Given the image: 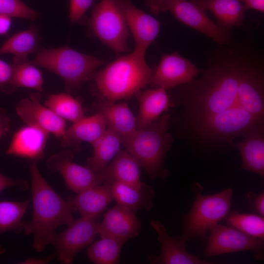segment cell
Instances as JSON below:
<instances>
[{"instance_id":"cell-14","label":"cell","mask_w":264,"mask_h":264,"mask_svg":"<svg viewBox=\"0 0 264 264\" xmlns=\"http://www.w3.org/2000/svg\"><path fill=\"white\" fill-rule=\"evenodd\" d=\"M133 36L135 49L146 52L158 36L159 21L138 8L131 0H115Z\"/></svg>"},{"instance_id":"cell-9","label":"cell","mask_w":264,"mask_h":264,"mask_svg":"<svg viewBox=\"0 0 264 264\" xmlns=\"http://www.w3.org/2000/svg\"><path fill=\"white\" fill-rule=\"evenodd\" d=\"M209 232L203 252L206 258L244 251H251L255 259L264 258V239L248 236L219 223L211 227Z\"/></svg>"},{"instance_id":"cell-38","label":"cell","mask_w":264,"mask_h":264,"mask_svg":"<svg viewBox=\"0 0 264 264\" xmlns=\"http://www.w3.org/2000/svg\"><path fill=\"white\" fill-rule=\"evenodd\" d=\"M11 128V120L5 109L0 108V140L6 135Z\"/></svg>"},{"instance_id":"cell-17","label":"cell","mask_w":264,"mask_h":264,"mask_svg":"<svg viewBox=\"0 0 264 264\" xmlns=\"http://www.w3.org/2000/svg\"><path fill=\"white\" fill-rule=\"evenodd\" d=\"M49 134L38 127L26 124L14 133L6 153L38 162L44 157Z\"/></svg>"},{"instance_id":"cell-10","label":"cell","mask_w":264,"mask_h":264,"mask_svg":"<svg viewBox=\"0 0 264 264\" xmlns=\"http://www.w3.org/2000/svg\"><path fill=\"white\" fill-rule=\"evenodd\" d=\"M98 217L73 220L63 231L52 237L50 243L55 247L58 259L62 264H69L83 248L90 245L98 235Z\"/></svg>"},{"instance_id":"cell-34","label":"cell","mask_w":264,"mask_h":264,"mask_svg":"<svg viewBox=\"0 0 264 264\" xmlns=\"http://www.w3.org/2000/svg\"><path fill=\"white\" fill-rule=\"evenodd\" d=\"M12 75L13 65L0 59V91L10 93L16 89L12 83Z\"/></svg>"},{"instance_id":"cell-35","label":"cell","mask_w":264,"mask_h":264,"mask_svg":"<svg viewBox=\"0 0 264 264\" xmlns=\"http://www.w3.org/2000/svg\"><path fill=\"white\" fill-rule=\"evenodd\" d=\"M93 0H70L69 17L70 22H78L85 15L93 3Z\"/></svg>"},{"instance_id":"cell-21","label":"cell","mask_w":264,"mask_h":264,"mask_svg":"<svg viewBox=\"0 0 264 264\" xmlns=\"http://www.w3.org/2000/svg\"><path fill=\"white\" fill-rule=\"evenodd\" d=\"M139 104L137 129L144 128L157 119L171 106L166 89L162 88L140 90L135 94Z\"/></svg>"},{"instance_id":"cell-4","label":"cell","mask_w":264,"mask_h":264,"mask_svg":"<svg viewBox=\"0 0 264 264\" xmlns=\"http://www.w3.org/2000/svg\"><path fill=\"white\" fill-rule=\"evenodd\" d=\"M171 115L165 113L147 126L137 129L123 144L127 151L153 178L166 179L169 172L164 168L173 136L169 132Z\"/></svg>"},{"instance_id":"cell-32","label":"cell","mask_w":264,"mask_h":264,"mask_svg":"<svg viewBox=\"0 0 264 264\" xmlns=\"http://www.w3.org/2000/svg\"><path fill=\"white\" fill-rule=\"evenodd\" d=\"M12 65V83L16 89L25 88L33 89L40 92L43 91V75L36 66L29 61Z\"/></svg>"},{"instance_id":"cell-24","label":"cell","mask_w":264,"mask_h":264,"mask_svg":"<svg viewBox=\"0 0 264 264\" xmlns=\"http://www.w3.org/2000/svg\"><path fill=\"white\" fill-rule=\"evenodd\" d=\"M108 183L110 185L112 198L117 204L135 212L139 210L150 211L153 208L154 193L150 185L144 182L139 186L118 182Z\"/></svg>"},{"instance_id":"cell-19","label":"cell","mask_w":264,"mask_h":264,"mask_svg":"<svg viewBox=\"0 0 264 264\" xmlns=\"http://www.w3.org/2000/svg\"><path fill=\"white\" fill-rule=\"evenodd\" d=\"M107 129L106 122L100 113L84 116L66 129L65 136L61 140L62 144L64 147L79 151L81 142H88L92 145L104 134Z\"/></svg>"},{"instance_id":"cell-37","label":"cell","mask_w":264,"mask_h":264,"mask_svg":"<svg viewBox=\"0 0 264 264\" xmlns=\"http://www.w3.org/2000/svg\"><path fill=\"white\" fill-rule=\"evenodd\" d=\"M11 187H16L22 190H25L28 188V184L25 180L14 179L0 172V193Z\"/></svg>"},{"instance_id":"cell-20","label":"cell","mask_w":264,"mask_h":264,"mask_svg":"<svg viewBox=\"0 0 264 264\" xmlns=\"http://www.w3.org/2000/svg\"><path fill=\"white\" fill-rule=\"evenodd\" d=\"M139 165L126 150H121L110 163L97 173L99 184L118 182L134 186L141 185Z\"/></svg>"},{"instance_id":"cell-22","label":"cell","mask_w":264,"mask_h":264,"mask_svg":"<svg viewBox=\"0 0 264 264\" xmlns=\"http://www.w3.org/2000/svg\"><path fill=\"white\" fill-rule=\"evenodd\" d=\"M66 199L81 216L89 218L98 217L113 200L110 185L106 182Z\"/></svg>"},{"instance_id":"cell-11","label":"cell","mask_w":264,"mask_h":264,"mask_svg":"<svg viewBox=\"0 0 264 264\" xmlns=\"http://www.w3.org/2000/svg\"><path fill=\"white\" fill-rule=\"evenodd\" d=\"M41 92L32 93L20 100L16 106V112L26 125L38 127L62 140L66 130V121L40 102Z\"/></svg>"},{"instance_id":"cell-5","label":"cell","mask_w":264,"mask_h":264,"mask_svg":"<svg viewBox=\"0 0 264 264\" xmlns=\"http://www.w3.org/2000/svg\"><path fill=\"white\" fill-rule=\"evenodd\" d=\"M31 64L46 68L60 76L70 93L91 79L104 62L93 56L84 54L68 46L42 48Z\"/></svg>"},{"instance_id":"cell-16","label":"cell","mask_w":264,"mask_h":264,"mask_svg":"<svg viewBox=\"0 0 264 264\" xmlns=\"http://www.w3.org/2000/svg\"><path fill=\"white\" fill-rule=\"evenodd\" d=\"M152 228L157 235L161 250L159 255H150L148 260L153 264H209L193 254L188 253L185 243L177 238L171 237L165 226L159 221L153 220L151 222Z\"/></svg>"},{"instance_id":"cell-7","label":"cell","mask_w":264,"mask_h":264,"mask_svg":"<svg viewBox=\"0 0 264 264\" xmlns=\"http://www.w3.org/2000/svg\"><path fill=\"white\" fill-rule=\"evenodd\" d=\"M89 25L93 34L115 54L128 50L129 30L115 0H100L94 6Z\"/></svg>"},{"instance_id":"cell-42","label":"cell","mask_w":264,"mask_h":264,"mask_svg":"<svg viewBox=\"0 0 264 264\" xmlns=\"http://www.w3.org/2000/svg\"><path fill=\"white\" fill-rule=\"evenodd\" d=\"M164 0H145V4L147 7Z\"/></svg>"},{"instance_id":"cell-29","label":"cell","mask_w":264,"mask_h":264,"mask_svg":"<svg viewBox=\"0 0 264 264\" xmlns=\"http://www.w3.org/2000/svg\"><path fill=\"white\" fill-rule=\"evenodd\" d=\"M44 105L65 121L72 123L85 116L81 101L69 93L51 94L47 98Z\"/></svg>"},{"instance_id":"cell-33","label":"cell","mask_w":264,"mask_h":264,"mask_svg":"<svg viewBox=\"0 0 264 264\" xmlns=\"http://www.w3.org/2000/svg\"><path fill=\"white\" fill-rule=\"evenodd\" d=\"M0 14L32 21L39 15L37 12L20 0H0Z\"/></svg>"},{"instance_id":"cell-31","label":"cell","mask_w":264,"mask_h":264,"mask_svg":"<svg viewBox=\"0 0 264 264\" xmlns=\"http://www.w3.org/2000/svg\"><path fill=\"white\" fill-rule=\"evenodd\" d=\"M228 226L244 234L264 239V218L258 214L242 213L230 211L225 218Z\"/></svg>"},{"instance_id":"cell-18","label":"cell","mask_w":264,"mask_h":264,"mask_svg":"<svg viewBox=\"0 0 264 264\" xmlns=\"http://www.w3.org/2000/svg\"><path fill=\"white\" fill-rule=\"evenodd\" d=\"M96 109L103 117L107 128L120 136L123 145L137 130L136 117L127 102L103 100L97 105Z\"/></svg>"},{"instance_id":"cell-23","label":"cell","mask_w":264,"mask_h":264,"mask_svg":"<svg viewBox=\"0 0 264 264\" xmlns=\"http://www.w3.org/2000/svg\"><path fill=\"white\" fill-rule=\"evenodd\" d=\"M202 9L211 11L218 21V25L230 34L234 27L242 25L244 8L240 0H190Z\"/></svg>"},{"instance_id":"cell-26","label":"cell","mask_w":264,"mask_h":264,"mask_svg":"<svg viewBox=\"0 0 264 264\" xmlns=\"http://www.w3.org/2000/svg\"><path fill=\"white\" fill-rule=\"evenodd\" d=\"M41 40L37 27L32 25L27 30L16 33L5 41L0 47V55L13 54L15 64L28 62V56L37 50Z\"/></svg>"},{"instance_id":"cell-15","label":"cell","mask_w":264,"mask_h":264,"mask_svg":"<svg viewBox=\"0 0 264 264\" xmlns=\"http://www.w3.org/2000/svg\"><path fill=\"white\" fill-rule=\"evenodd\" d=\"M141 227L135 212L117 204L103 215L99 223L98 235L126 242L139 234Z\"/></svg>"},{"instance_id":"cell-39","label":"cell","mask_w":264,"mask_h":264,"mask_svg":"<svg viewBox=\"0 0 264 264\" xmlns=\"http://www.w3.org/2000/svg\"><path fill=\"white\" fill-rule=\"evenodd\" d=\"M243 5L245 10L253 9L264 13V0H240Z\"/></svg>"},{"instance_id":"cell-30","label":"cell","mask_w":264,"mask_h":264,"mask_svg":"<svg viewBox=\"0 0 264 264\" xmlns=\"http://www.w3.org/2000/svg\"><path fill=\"white\" fill-rule=\"evenodd\" d=\"M125 243L112 237H101V239L89 245L88 249V259L95 264H117Z\"/></svg>"},{"instance_id":"cell-13","label":"cell","mask_w":264,"mask_h":264,"mask_svg":"<svg viewBox=\"0 0 264 264\" xmlns=\"http://www.w3.org/2000/svg\"><path fill=\"white\" fill-rule=\"evenodd\" d=\"M73 157L72 151L64 150L50 156L46 165L50 171L59 173L67 187L76 194L100 185L97 174L75 162Z\"/></svg>"},{"instance_id":"cell-28","label":"cell","mask_w":264,"mask_h":264,"mask_svg":"<svg viewBox=\"0 0 264 264\" xmlns=\"http://www.w3.org/2000/svg\"><path fill=\"white\" fill-rule=\"evenodd\" d=\"M30 202V200L0 201V236L7 231H13L17 233L22 231L24 223L22 219ZM4 251L0 243V254Z\"/></svg>"},{"instance_id":"cell-41","label":"cell","mask_w":264,"mask_h":264,"mask_svg":"<svg viewBox=\"0 0 264 264\" xmlns=\"http://www.w3.org/2000/svg\"><path fill=\"white\" fill-rule=\"evenodd\" d=\"M54 258L53 255L43 258H29L22 263V264H46L49 263Z\"/></svg>"},{"instance_id":"cell-36","label":"cell","mask_w":264,"mask_h":264,"mask_svg":"<svg viewBox=\"0 0 264 264\" xmlns=\"http://www.w3.org/2000/svg\"><path fill=\"white\" fill-rule=\"evenodd\" d=\"M246 199L250 207L257 214L264 217V192L257 194L253 192H248Z\"/></svg>"},{"instance_id":"cell-3","label":"cell","mask_w":264,"mask_h":264,"mask_svg":"<svg viewBox=\"0 0 264 264\" xmlns=\"http://www.w3.org/2000/svg\"><path fill=\"white\" fill-rule=\"evenodd\" d=\"M145 54L134 49L94 73L91 79L103 100L116 102L128 99L150 84L153 71Z\"/></svg>"},{"instance_id":"cell-1","label":"cell","mask_w":264,"mask_h":264,"mask_svg":"<svg viewBox=\"0 0 264 264\" xmlns=\"http://www.w3.org/2000/svg\"><path fill=\"white\" fill-rule=\"evenodd\" d=\"M207 53L202 77L183 85L182 118L189 132L210 146H232L237 136L264 129V60L250 37Z\"/></svg>"},{"instance_id":"cell-8","label":"cell","mask_w":264,"mask_h":264,"mask_svg":"<svg viewBox=\"0 0 264 264\" xmlns=\"http://www.w3.org/2000/svg\"><path fill=\"white\" fill-rule=\"evenodd\" d=\"M155 14L170 12L177 20L211 38L218 44L228 43L230 34L214 23L206 11L187 0H164L148 7Z\"/></svg>"},{"instance_id":"cell-12","label":"cell","mask_w":264,"mask_h":264,"mask_svg":"<svg viewBox=\"0 0 264 264\" xmlns=\"http://www.w3.org/2000/svg\"><path fill=\"white\" fill-rule=\"evenodd\" d=\"M202 71L177 52L163 54L153 72L150 84L154 88L167 89L190 82Z\"/></svg>"},{"instance_id":"cell-27","label":"cell","mask_w":264,"mask_h":264,"mask_svg":"<svg viewBox=\"0 0 264 264\" xmlns=\"http://www.w3.org/2000/svg\"><path fill=\"white\" fill-rule=\"evenodd\" d=\"M120 136L107 128L105 132L92 146V155L87 160L86 166L97 174L105 168L121 150Z\"/></svg>"},{"instance_id":"cell-40","label":"cell","mask_w":264,"mask_h":264,"mask_svg":"<svg viewBox=\"0 0 264 264\" xmlns=\"http://www.w3.org/2000/svg\"><path fill=\"white\" fill-rule=\"evenodd\" d=\"M11 18L0 14V35L6 34L9 30L12 23Z\"/></svg>"},{"instance_id":"cell-6","label":"cell","mask_w":264,"mask_h":264,"mask_svg":"<svg viewBox=\"0 0 264 264\" xmlns=\"http://www.w3.org/2000/svg\"><path fill=\"white\" fill-rule=\"evenodd\" d=\"M195 198L189 212L184 216V230L177 238L185 243L192 239H198L206 243L207 232L226 217L230 211L233 194L231 188L212 195H202L199 183L193 187Z\"/></svg>"},{"instance_id":"cell-2","label":"cell","mask_w":264,"mask_h":264,"mask_svg":"<svg viewBox=\"0 0 264 264\" xmlns=\"http://www.w3.org/2000/svg\"><path fill=\"white\" fill-rule=\"evenodd\" d=\"M31 176L32 219L24 221L22 230L33 235V248L42 251L56 233L60 225H68L73 220L75 207L67 199L63 198L41 174L37 162L29 165Z\"/></svg>"},{"instance_id":"cell-25","label":"cell","mask_w":264,"mask_h":264,"mask_svg":"<svg viewBox=\"0 0 264 264\" xmlns=\"http://www.w3.org/2000/svg\"><path fill=\"white\" fill-rule=\"evenodd\" d=\"M264 129L249 132L242 141L234 142L242 157V168L264 176Z\"/></svg>"}]
</instances>
